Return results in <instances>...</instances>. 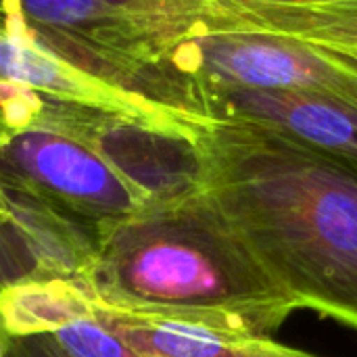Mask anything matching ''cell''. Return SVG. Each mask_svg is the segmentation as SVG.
<instances>
[{"mask_svg": "<svg viewBox=\"0 0 357 357\" xmlns=\"http://www.w3.org/2000/svg\"><path fill=\"white\" fill-rule=\"evenodd\" d=\"M184 75L218 88L314 92L357 105V56L255 31H209L174 59Z\"/></svg>", "mask_w": 357, "mask_h": 357, "instance_id": "obj_5", "label": "cell"}, {"mask_svg": "<svg viewBox=\"0 0 357 357\" xmlns=\"http://www.w3.org/2000/svg\"><path fill=\"white\" fill-rule=\"evenodd\" d=\"M2 289L71 282L86 289L98 228L2 180Z\"/></svg>", "mask_w": 357, "mask_h": 357, "instance_id": "obj_6", "label": "cell"}, {"mask_svg": "<svg viewBox=\"0 0 357 357\" xmlns=\"http://www.w3.org/2000/svg\"><path fill=\"white\" fill-rule=\"evenodd\" d=\"M197 151L203 192L299 310L357 331V161L220 117Z\"/></svg>", "mask_w": 357, "mask_h": 357, "instance_id": "obj_1", "label": "cell"}, {"mask_svg": "<svg viewBox=\"0 0 357 357\" xmlns=\"http://www.w3.org/2000/svg\"><path fill=\"white\" fill-rule=\"evenodd\" d=\"M213 113L220 119L247 121L357 161V105L343 98L314 92L218 88Z\"/></svg>", "mask_w": 357, "mask_h": 357, "instance_id": "obj_7", "label": "cell"}, {"mask_svg": "<svg viewBox=\"0 0 357 357\" xmlns=\"http://www.w3.org/2000/svg\"><path fill=\"white\" fill-rule=\"evenodd\" d=\"M2 180L100 228L159 205L94 142L46 117L2 132Z\"/></svg>", "mask_w": 357, "mask_h": 357, "instance_id": "obj_4", "label": "cell"}, {"mask_svg": "<svg viewBox=\"0 0 357 357\" xmlns=\"http://www.w3.org/2000/svg\"><path fill=\"white\" fill-rule=\"evenodd\" d=\"M209 8V19L245 6H357V0H205Z\"/></svg>", "mask_w": 357, "mask_h": 357, "instance_id": "obj_11", "label": "cell"}, {"mask_svg": "<svg viewBox=\"0 0 357 357\" xmlns=\"http://www.w3.org/2000/svg\"><path fill=\"white\" fill-rule=\"evenodd\" d=\"M94 318L130 347L153 357H318L270 337H232L199 326L98 310Z\"/></svg>", "mask_w": 357, "mask_h": 357, "instance_id": "obj_8", "label": "cell"}, {"mask_svg": "<svg viewBox=\"0 0 357 357\" xmlns=\"http://www.w3.org/2000/svg\"><path fill=\"white\" fill-rule=\"evenodd\" d=\"M86 291L105 312L232 337H270L299 310L203 188L100 226Z\"/></svg>", "mask_w": 357, "mask_h": 357, "instance_id": "obj_2", "label": "cell"}, {"mask_svg": "<svg viewBox=\"0 0 357 357\" xmlns=\"http://www.w3.org/2000/svg\"><path fill=\"white\" fill-rule=\"evenodd\" d=\"M29 31L59 56L113 84L172 61L211 31L205 0H19ZM130 92V90H128Z\"/></svg>", "mask_w": 357, "mask_h": 357, "instance_id": "obj_3", "label": "cell"}, {"mask_svg": "<svg viewBox=\"0 0 357 357\" xmlns=\"http://www.w3.org/2000/svg\"><path fill=\"white\" fill-rule=\"evenodd\" d=\"M0 357H71L52 335H2Z\"/></svg>", "mask_w": 357, "mask_h": 357, "instance_id": "obj_10", "label": "cell"}, {"mask_svg": "<svg viewBox=\"0 0 357 357\" xmlns=\"http://www.w3.org/2000/svg\"><path fill=\"white\" fill-rule=\"evenodd\" d=\"M94 312L88 291L71 282L6 287L0 295L2 335H54Z\"/></svg>", "mask_w": 357, "mask_h": 357, "instance_id": "obj_9", "label": "cell"}]
</instances>
